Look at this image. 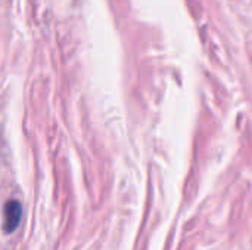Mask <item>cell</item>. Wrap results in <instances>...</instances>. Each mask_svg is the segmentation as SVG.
<instances>
[{
  "mask_svg": "<svg viewBox=\"0 0 252 250\" xmlns=\"http://www.w3.org/2000/svg\"><path fill=\"white\" fill-rule=\"evenodd\" d=\"M22 218V205L18 200H9L3 209V230L4 233H12L16 230Z\"/></svg>",
  "mask_w": 252,
  "mask_h": 250,
  "instance_id": "6da1fadb",
  "label": "cell"
}]
</instances>
